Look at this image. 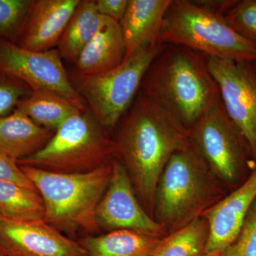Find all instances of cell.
I'll use <instances>...</instances> for the list:
<instances>
[{"mask_svg": "<svg viewBox=\"0 0 256 256\" xmlns=\"http://www.w3.org/2000/svg\"><path fill=\"white\" fill-rule=\"evenodd\" d=\"M116 128L114 159L127 170L140 203L153 218L160 176L175 152L192 146L190 130L140 92Z\"/></svg>", "mask_w": 256, "mask_h": 256, "instance_id": "obj_1", "label": "cell"}, {"mask_svg": "<svg viewBox=\"0 0 256 256\" xmlns=\"http://www.w3.org/2000/svg\"><path fill=\"white\" fill-rule=\"evenodd\" d=\"M139 92L188 130L220 100L207 56L172 44H166L152 62Z\"/></svg>", "mask_w": 256, "mask_h": 256, "instance_id": "obj_2", "label": "cell"}, {"mask_svg": "<svg viewBox=\"0 0 256 256\" xmlns=\"http://www.w3.org/2000/svg\"><path fill=\"white\" fill-rule=\"evenodd\" d=\"M228 192L193 143L175 152L158 182L153 218L166 236L202 216Z\"/></svg>", "mask_w": 256, "mask_h": 256, "instance_id": "obj_3", "label": "cell"}, {"mask_svg": "<svg viewBox=\"0 0 256 256\" xmlns=\"http://www.w3.org/2000/svg\"><path fill=\"white\" fill-rule=\"evenodd\" d=\"M112 161L84 173H60L20 165L40 194L44 220L60 232H97L96 210L108 186Z\"/></svg>", "mask_w": 256, "mask_h": 256, "instance_id": "obj_4", "label": "cell"}, {"mask_svg": "<svg viewBox=\"0 0 256 256\" xmlns=\"http://www.w3.org/2000/svg\"><path fill=\"white\" fill-rule=\"evenodd\" d=\"M160 41L188 47L210 58L256 62V45L238 34L224 15L196 1L172 0L163 20Z\"/></svg>", "mask_w": 256, "mask_h": 256, "instance_id": "obj_5", "label": "cell"}, {"mask_svg": "<svg viewBox=\"0 0 256 256\" xmlns=\"http://www.w3.org/2000/svg\"><path fill=\"white\" fill-rule=\"evenodd\" d=\"M114 159L112 140L89 109L65 121L43 148L18 165L60 173H84Z\"/></svg>", "mask_w": 256, "mask_h": 256, "instance_id": "obj_6", "label": "cell"}, {"mask_svg": "<svg viewBox=\"0 0 256 256\" xmlns=\"http://www.w3.org/2000/svg\"><path fill=\"white\" fill-rule=\"evenodd\" d=\"M166 44L144 47L112 70L92 76H78L76 90L89 110L107 131L116 128L131 107L146 70Z\"/></svg>", "mask_w": 256, "mask_h": 256, "instance_id": "obj_7", "label": "cell"}, {"mask_svg": "<svg viewBox=\"0 0 256 256\" xmlns=\"http://www.w3.org/2000/svg\"><path fill=\"white\" fill-rule=\"evenodd\" d=\"M190 130L194 146L228 192L240 186L256 169L248 144L228 117L222 100Z\"/></svg>", "mask_w": 256, "mask_h": 256, "instance_id": "obj_8", "label": "cell"}, {"mask_svg": "<svg viewBox=\"0 0 256 256\" xmlns=\"http://www.w3.org/2000/svg\"><path fill=\"white\" fill-rule=\"evenodd\" d=\"M57 48L33 52L0 38V72L26 84L32 90H47L72 101L82 110L88 109L69 79Z\"/></svg>", "mask_w": 256, "mask_h": 256, "instance_id": "obj_9", "label": "cell"}, {"mask_svg": "<svg viewBox=\"0 0 256 256\" xmlns=\"http://www.w3.org/2000/svg\"><path fill=\"white\" fill-rule=\"evenodd\" d=\"M226 112L248 144L256 163V62L207 57Z\"/></svg>", "mask_w": 256, "mask_h": 256, "instance_id": "obj_10", "label": "cell"}, {"mask_svg": "<svg viewBox=\"0 0 256 256\" xmlns=\"http://www.w3.org/2000/svg\"><path fill=\"white\" fill-rule=\"evenodd\" d=\"M99 228L130 230L163 238L164 229L151 216L136 196L127 170L116 159L112 161L110 182L96 210Z\"/></svg>", "mask_w": 256, "mask_h": 256, "instance_id": "obj_11", "label": "cell"}, {"mask_svg": "<svg viewBox=\"0 0 256 256\" xmlns=\"http://www.w3.org/2000/svg\"><path fill=\"white\" fill-rule=\"evenodd\" d=\"M0 252L4 256H87L80 242L44 220L0 217Z\"/></svg>", "mask_w": 256, "mask_h": 256, "instance_id": "obj_12", "label": "cell"}, {"mask_svg": "<svg viewBox=\"0 0 256 256\" xmlns=\"http://www.w3.org/2000/svg\"><path fill=\"white\" fill-rule=\"evenodd\" d=\"M256 200V168L247 180L207 210L210 226L206 254L224 252L233 242Z\"/></svg>", "mask_w": 256, "mask_h": 256, "instance_id": "obj_13", "label": "cell"}, {"mask_svg": "<svg viewBox=\"0 0 256 256\" xmlns=\"http://www.w3.org/2000/svg\"><path fill=\"white\" fill-rule=\"evenodd\" d=\"M80 0H34L16 44L33 52L55 48Z\"/></svg>", "mask_w": 256, "mask_h": 256, "instance_id": "obj_14", "label": "cell"}, {"mask_svg": "<svg viewBox=\"0 0 256 256\" xmlns=\"http://www.w3.org/2000/svg\"><path fill=\"white\" fill-rule=\"evenodd\" d=\"M172 0H128L120 21L126 53L124 60L144 47L162 42L160 33Z\"/></svg>", "mask_w": 256, "mask_h": 256, "instance_id": "obj_15", "label": "cell"}, {"mask_svg": "<svg viewBox=\"0 0 256 256\" xmlns=\"http://www.w3.org/2000/svg\"><path fill=\"white\" fill-rule=\"evenodd\" d=\"M126 53L120 25L108 18L74 63L76 76H92L112 70L122 63Z\"/></svg>", "mask_w": 256, "mask_h": 256, "instance_id": "obj_16", "label": "cell"}, {"mask_svg": "<svg viewBox=\"0 0 256 256\" xmlns=\"http://www.w3.org/2000/svg\"><path fill=\"white\" fill-rule=\"evenodd\" d=\"M54 133L16 109L0 118V156L16 162L26 159L41 150Z\"/></svg>", "mask_w": 256, "mask_h": 256, "instance_id": "obj_17", "label": "cell"}, {"mask_svg": "<svg viewBox=\"0 0 256 256\" xmlns=\"http://www.w3.org/2000/svg\"><path fill=\"white\" fill-rule=\"evenodd\" d=\"M163 238L133 230H116L86 237L80 244L87 256H154Z\"/></svg>", "mask_w": 256, "mask_h": 256, "instance_id": "obj_18", "label": "cell"}, {"mask_svg": "<svg viewBox=\"0 0 256 256\" xmlns=\"http://www.w3.org/2000/svg\"><path fill=\"white\" fill-rule=\"evenodd\" d=\"M108 18L99 14L95 0H80L57 46L60 57L75 63Z\"/></svg>", "mask_w": 256, "mask_h": 256, "instance_id": "obj_19", "label": "cell"}, {"mask_svg": "<svg viewBox=\"0 0 256 256\" xmlns=\"http://www.w3.org/2000/svg\"><path fill=\"white\" fill-rule=\"evenodd\" d=\"M16 109L38 126L53 131L74 114L84 111L66 98L47 90H33Z\"/></svg>", "mask_w": 256, "mask_h": 256, "instance_id": "obj_20", "label": "cell"}, {"mask_svg": "<svg viewBox=\"0 0 256 256\" xmlns=\"http://www.w3.org/2000/svg\"><path fill=\"white\" fill-rule=\"evenodd\" d=\"M208 236V222L197 217L162 239L154 256H205Z\"/></svg>", "mask_w": 256, "mask_h": 256, "instance_id": "obj_21", "label": "cell"}, {"mask_svg": "<svg viewBox=\"0 0 256 256\" xmlns=\"http://www.w3.org/2000/svg\"><path fill=\"white\" fill-rule=\"evenodd\" d=\"M0 217L44 220V207L36 188L0 180Z\"/></svg>", "mask_w": 256, "mask_h": 256, "instance_id": "obj_22", "label": "cell"}, {"mask_svg": "<svg viewBox=\"0 0 256 256\" xmlns=\"http://www.w3.org/2000/svg\"><path fill=\"white\" fill-rule=\"evenodd\" d=\"M34 0H0V38L16 44Z\"/></svg>", "mask_w": 256, "mask_h": 256, "instance_id": "obj_23", "label": "cell"}, {"mask_svg": "<svg viewBox=\"0 0 256 256\" xmlns=\"http://www.w3.org/2000/svg\"><path fill=\"white\" fill-rule=\"evenodd\" d=\"M224 16L238 34L256 45V0L234 1Z\"/></svg>", "mask_w": 256, "mask_h": 256, "instance_id": "obj_24", "label": "cell"}, {"mask_svg": "<svg viewBox=\"0 0 256 256\" xmlns=\"http://www.w3.org/2000/svg\"><path fill=\"white\" fill-rule=\"evenodd\" d=\"M224 252L225 256H256V200L235 239Z\"/></svg>", "mask_w": 256, "mask_h": 256, "instance_id": "obj_25", "label": "cell"}, {"mask_svg": "<svg viewBox=\"0 0 256 256\" xmlns=\"http://www.w3.org/2000/svg\"><path fill=\"white\" fill-rule=\"evenodd\" d=\"M32 92L31 88L22 80L0 72V118L16 110L18 104Z\"/></svg>", "mask_w": 256, "mask_h": 256, "instance_id": "obj_26", "label": "cell"}, {"mask_svg": "<svg viewBox=\"0 0 256 256\" xmlns=\"http://www.w3.org/2000/svg\"><path fill=\"white\" fill-rule=\"evenodd\" d=\"M0 180L12 182L26 188H35L15 161L0 156Z\"/></svg>", "mask_w": 256, "mask_h": 256, "instance_id": "obj_27", "label": "cell"}, {"mask_svg": "<svg viewBox=\"0 0 256 256\" xmlns=\"http://www.w3.org/2000/svg\"><path fill=\"white\" fill-rule=\"evenodd\" d=\"M99 14L118 22L124 18L127 10L128 0H95Z\"/></svg>", "mask_w": 256, "mask_h": 256, "instance_id": "obj_28", "label": "cell"}, {"mask_svg": "<svg viewBox=\"0 0 256 256\" xmlns=\"http://www.w3.org/2000/svg\"><path fill=\"white\" fill-rule=\"evenodd\" d=\"M205 256H225L224 252H217V254H206Z\"/></svg>", "mask_w": 256, "mask_h": 256, "instance_id": "obj_29", "label": "cell"}, {"mask_svg": "<svg viewBox=\"0 0 256 256\" xmlns=\"http://www.w3.org/2000/svg\"><path fill=\"white\" fill-rule=\"evenodd\" d=\"M0 256H3L1 252H0Z\"/></svg>", "mask_w": 256, "mask_h": 256, "instance_id": "obj_30", "label": "cell"}]
</instances>
